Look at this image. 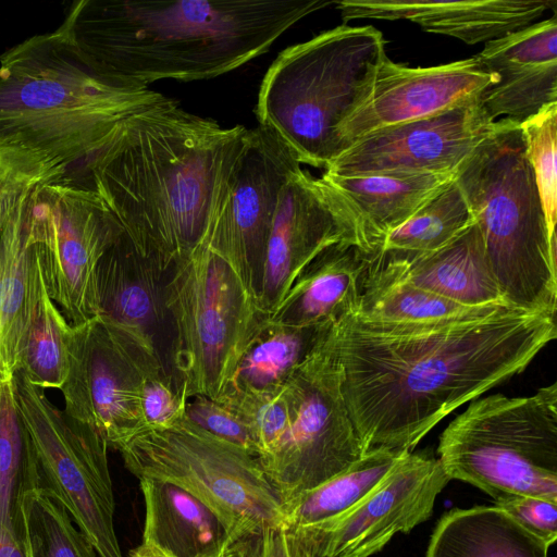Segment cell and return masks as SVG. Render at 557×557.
<instances>
[{"label":"cell","mask_w":557,"mask_h":557,"mask_svg":"<svg viewBox=\"0 0 557 557\" xmlns=\"http://www.w3.org/2000/svg\"><path fill=\"white\" fill-rule=\"evenodd\" d=\"M344 24L354 20H407L423 30L455 37L468 45L487 42L529 26L552 0H342L334 1Z\"/></svg>","instance_id":"20"},{"label":"cell","mask_w":557,"mask_h":557,"mask_svg":"<svg viewBox=\"0 0 557 557\" xmlns=\"http://www.w3.org/2000/svg\"><path fill=\"white\" fill-rule=\"evenodd\" d=\"M300 164L275 132L262 125L248 128L226 198L206 242L231 264L257 305L278 197Z\"/></svg>","instance_id":"14"},{"label":"cell","mask_w":557,"mask_h":557,"mask_svg":"<svg viewBox=\"0 0 557 557\" xmlns=\"http://www.w3.org/2000/svg\"><path fill=\"white\" fill-rule=\"evenodd\" d=\"M214 401L234 413L249 429L259 448L258 458L274 446L288 423L285 386L275 393L226 389Z\"/></svg>","instance_id":"37"},{"label":"cell","mask_w":557,"mask_h":557,"mask_svg":"<svg viewBox=\"0 0 557 557\" xmlns=\"http://www.w3.org/2000/svg\"><path fill=\"white\" fill-rule=\"evenodd\" d=\"M173 371L188 399L216 400L267 318L231 264L207 243L170 269Z\"/></svg>","instance_id":"8"},{"label":"cell","mask_w":557,"mask_h":557,"mask_svg":"<svg viewBox=\"0 0 557 557\" xmlns=\"http://www.w3.org/2000/svg\"><path fill=\"white\" fill-rule=\"evenodd\" d=\"M499 81L480 94L492 121L505 116L518 123L557 102V61L506 64L492 71Z\"/></svg>","instance_id":"33"},{"label":"cell","mask_w":557,"mask_h":557,"mask_svg":"<svg viewBox=\"0 0 557 557\" xmlns=\"http://www.w3.org/2000/svg\"><path fill=\"white\" fill-rule=\"evenodd\" d=\"M494 124L479 94L434 115L364 135L324 172L341 176L455 174Z\"/></svg>","instance_id":"17"},{"label":"cell","mask_w":557,"mask_h":557,"mask_svg":"<svg viewBox=\"0 0 557 557\" xmlns=\"http://www.w3.org/2000/svg\"><path fill=\"white\" fill-rule=\"evenodd\" d=\"M455 174L341 176L321 178L337 190L360 215L380 250L383 239L446 186Z\"/></svg>","instance_id":"25"},{"label":"cell","mask_w":557,"mask_h":557,"mask_svg":"<svg viewBox=\"0 0 557 557\" xmlns=\"http://www.w3.org/2000/svg\"><path fill=\"white\" fill-rule=\"evenodd\" d=\"M330 333L364 453L411 451L458 407L523 372L556 338L557 325L556 314L502 307L416 323L350 312Z\"/></svg>","instance_id":"1"},{"label":"cell","mask_w":557,"mask_h":557,"mask_svg":"<svg viewBox=\"0 0 557 557\" xmlns=\"http://www.w3.org/2000/svg\"><path fill=\"white\" fill-rule=\"evenodd\" d=\"M15 528L33 557H100L66 509L35 484L20 495Z\"/></svg>","instance_id":"31"},{"label":"cell","mask_w":557,"mask_h":557,"mask_svg":"<svg viewBox=\"0 0 557 557\" xmlns=\"http://www.w3.org/2000/svg\"><path fill=\"white\" fill-rule=\"evenodd\" d=\"M385 253L395 260L408 281L451 301L468 307L508 306L475 223L433 251Z\"/></svg>","instance_id":"23"},{"label":"cell","mask_w":557,"mask_h":557,"mask_svg":"<svg viewBox=\"0 0 557 557\" xmlns=\"http://www.w3.org/2000/svg\"><path fill=\"white\" fill-rule=\"evenodd\" d=\"M12 386L33 445L35 485L66 509L100 557H123L106 440L55 407L21 371L13 374Z\"/></svg>","instance_id":"11"},{"label":"cell","mask_w":557,"mask_h":557,"mask_svg":"<svg viewBox=\"0 0 557 557\" xmlns=\"http://www.w3.org/2000/svg\"><path fill=\"white\" fill-rule=\"evenodd\" d=\"M186 394L162 375L145 381L141 393V409L146 428H166L186 416Z\"/></svg>","instance_id":"42"},{"label":"cell","mask_w":557,"mask_h":557,"mask_svg":"<svg viewBox=\"0 0 557 557\" xmlns=\"http://www.w3.org/2000/svg\"><path fill=\"white\" fill-rule=\"evenodd\" d=\"M492 73L506 64L557 61V17L535 22L521 29L487 41L474 55Z\"/></svg>","instance_id":"38"},{"label":"cell","mask_w":557,"mask_h":557,"mask_svg":"<svg viewBox=\"0 0 557 557\" xmlns=\"http://www.w3.org/2000/svg\"><path fill=\"white\" fill-rule=\"evenodd\" d=\"M330 0H78L57 28L99 79L124 87L214 78L268 52Z\"/></svg>","instance_id":"3"},{"label":"cell","mask_w":557,"mask_h":557,"mask_svg":"<svg viewBox=\"0 0 557 557\" xmlns=\"http://www.w3.org/2000/svg\"><path fill=\"white\" fill-rule=\"evenodd\" d=\"M525 157L534 174L548 231L556 234L557 171L556 134L557 102L545 106L539 113L520 123Z\"/></svg>","instance_id":"36"},{"label":"cell","mask_w":557,"mask_h":557,"mask_svg":"<svg viewBox=\"0 0 557 557\" xmlns=\"http://www.w3.org/2000/svg\"><path fill=\"white\" fill-rule=\"evenodd\" d=\"M506 304L556 314L557 235L548 231L520 123L495 121L454 175Z\"/></svg>","instance_id":"5"},{"label":"cell","mask_w":557,"mask_h":557,"mask_svg":"<svg viewBox=\"0 0 557 557\" xmlns=\"http://www.w3.org/2000/svg\"><path fill=\"white\" fill-rule=\"evenodd\" d=\"M70 335L71 324L49 296L40 270L16 371H21L33 385L44 391L60 389L69 373Z\"/></svg>","instance_id":"30"},{"label":"cell","mask_w":557,"mask_h":557,"mask_svg":"<svg viewBox=\"0 0 557 557\" xmlns=\"http://www.w3.org/2000/svg\"><path fill=\"white\" fill-rule=\"evenodd\" d=\"M474 223L453 178L382 242L380 252L418 253L438 249Z\"/></svg>","instance_id":"32"},{"label":"cell","mask_w":557,"mask_h":557,"mask_svg":"<svg viewBox=\"0 0 557 557\" xmlns=\"http://www.w3.org/2000/svg\"><path fill=\"white\" fill-rule=\"evenodd\" d=\"M164 98L99 79L58 29L35 35L0 55V144L46 152L83 186L121 123Z\"/></svg>","instance_id":"4"},{"label":"cell","mask_w":557,"mask_h":557,"mask_svg":"<svg viewBox=\"0 0 557 557\" xmlns=\"http://www.w3.org/2000/svg\"><path fill=\"white\" fill-rule=\"evenodd\" d=\"M34 476L33 445L15 403L12 379L2 381L0 382L1 529L17 534L15 528L17 502L22 491L34 483Z\"/></svg>","instance_id":"34"},{"label":"cell","mask_w":557,"mask_h":557,"mask_svg":"<svg viewBox=\"0 0 557 557\" xmlns=\"http://www.w3.org/2000/svg\"><path fill=\"white\" fill-rule=\"evenodd\" d=\"M508 306L468 307L408 281L395 260L375 251L356 314L379 322L416 323L478 315Z\"/></svg>","instance_id":"27"},{"label":"cell","mask_w":557,"mask_h":557,"mask_svg":"<svg viewBox=\"0 0 557 557\" xmlns=\"http://www.w3.org/2000/svg\"><path fill=\"white\" fill-rule=\"evenodd\" d=\"M450 481L438 458L406 451L380 483L343 515L290 529L314 557H371L397 533L426 521Z\"/></svg>","instance_id":"15"},{"label":"cell","mask_w":557,"mask_h":557,"mask_svg":"<svg viewBox=\"0 0 557 557\" xmlns=\"http://www.w3.org/2000/svg\"><path fill=\"white\" fill-rule=\"evenodd\" d=\"M65 166L44 151L0 144V236L22 201L38 186L62 181Z\"/></svg>","instance_id":"35"},{"label":"cell","mask_w":557,"mask_h":557,"mask_svg":"<svg viewBox=\"0 0 557 557\" xmlns=\"http://www.w3.org/2000/svg\"><path fill=\"white\" fill-rule=\"evenodd\" d=\"M29 236L46 289L71 325L99 314L97 268L123 228L92 189L64 181L29 196Z\"/></svg>","instance_id":"12"},{"label":"cell","mask_w":557,"mask_h":557,"mask_svg":"<svg viewBox=\"0 0 557 557\" xmlns=\"http://www.w3.org/2000/svg\"><path fill=\"white\" fill-rule=\"evenodd\" d=\"M138 480L172 482L199 497L245 533L284 524L282 504L257 456L193 423L145 428L116 448Z\"/></svg>","instance_id":"9"},{"label":"cell","mask_w":557,"mask_h":557,"mask_svg":"<svg viewBox=\"0 0 557 557\" xmlns=\"http://www.w3.org/2000/svg\"><path fill=\"white\" fill-rule=\"evenodd\" d=\"M145 502L143 544L168 557H228L244 534L209 504L172 482L139 479Z\"/></svg>","instance_id":"21"},{"label":"cell","mask_w":557,"mask_h":557,"mask_svg":"<svg viewBox=\"0 0 557 557\" xmlns=\"http://www.w3.org/2000/svg\"><path fill=\"white\" fill-rule=\"evenodd\" d=\"M373 253L348 242L327 247L305 268L268 319L294 327H321L356 311Z\"/></svg>","instance_id":"22"},{"label":"cell","mask_w":557,"mask_h":557,"mask_svg":"<svg viewBox=\"0 0 557 557\" xmlns=\"http://www.w3.org/2000/svg\"><path fill=\"white\" fill-rule=\"evenodd\" d=\"M331 325L294 327L264 318L249 338L224 391L282 389Z\"/></svg>","instance_id":"28"},{"label":"cell","mask_w":557,"mask_h":557,"mask_svg":"<svg viewBox=\"0 0 557 557\" xmlns=\"http://www.w3.org/2000/svg\"><path fill=\"white\" fill-rule=\"evenodd\" d=\"M405 453L384 447L369 449L347 470L284 505V524L301 528L343 515L368 495Z\"/></svg>","instance_id":"29"},{"label":"cell","mask_w":557,"mask_h":557,"mask_svg":"<svg viewBox=\"0 0 557 557\" xmlns=\"http://www.w3.org/2000/svg\"><path fill=\"white\" fill-rule=\"evenodd\" d=\"M29 196L0 236V382L16 371L41 270L29 236Z\"/></svg>","instance_id":"24"},{"label":"cell","mask_w":557,"mask_h":557,"mask_svg":"<svg viewBox=\"0 0 557 557\" xmlns=\"http://www.w3.org/2000/svg\"><path fill=\"white\" fill-rule=\"evenodd\" d=\"M548 548L496 506H479L446 512L425 557H547Z\"/></svg>","instance_id":"26"},{"label":"cell","mask_w":557,"mask_h":557,"mask_svg":"<svg viewBox=\"0 0 557 557\" xmlns=\"http://www.w3.org/2000/svg\"><path fill=\"white\" fill-rule=\"evenodd\" d=\"M437 454L450 480L494 500L530 495L557 502V384L530 396L472 400L441 434Z\"/></svg>","instance_id":"7"},{"label":"cell","mask_w":557,"mask_h":557,"mask_svg":"<svg viewBox=\"0 0 557 557\" xmlns=\"http://www.w3.org/2000/svg\"><path fill=\"white\" fill-rule=\"evenodd\" d=\"M129 557H168L152 546L140 544L129 553Z\"/></svg>","instance_id":"43"},{"label":"cell","mask_w":557,"mask_h":557,"mask_svg":"<svg viewBox=\"0 0 557 557\" xmlns=\"http://www.w3.org/2000/svg\"><path fill=\"white\" fill-rule=\"evenodd\" d=\"M228 557H314L285 524L260 525L240 536Z\"/></svg>","instance_id":"40"},{"label":"cell","mask_w":557,"mask_h":557,"mask_svg":"<svg viewBox=\"0 0 557 557\" xmlns=\"http://www.w3.org/2000/svg\"><path fill=\"white\" fill-rule=\"evenodd\" d=\"M498 81V75L485 70L475 57L437 66L408 67L386 55L370 97L339 131L344 151L369 133L434 115Z\"/></svg>","instance_id":"18"},{"label":"cell","mask_w":557,"mask_h":557,"mask_svg":"<svg viewBox=\"0 0 557 557\" xmlns=\"http://www.w3.org/2000/svg\"><path fill=\"white\" fill-rule=\"evenodd\" d=\"M25 557H33L30 549L24 540H21Z\"/></svg>","instance_id":"44"},{"label":"cell","mask_w":557,"mask_h":557,"mask_svg":"<svg viewBox=\"0 0 557 557\" xmlns=\"http://www.w3.org/2000/svg\"><path fill=\"white\" fill-rule=\"evenodd\" d=\"M339 242L368 252L377 250L345 197L321 177L299 169L278 197L265 250L260 311L269 317L305 268Z\"/></svg>","instance_id":"16"},{"label":"cell","mask_w":557,"mask_h":557,"mask_svg":"<svg viewBox=\"0 0 557 557\" xmlns=\"http://www.w3.org/2000/svg\"><path fill=\"white\" fill-rule=\"evenodd\" d=\"M247 129L165 97L121 123L83 187L101 197L140 256L169 270L207 242Z\"/></svg>","instance_id":"2"},{"label":"cell","mask_w":557,"mask_h":557,"mask_svg":"<svg viewBox=\"0 0 557 557\" xmlns=\"http://www.w3.org/2000/svg\"><path fill=\"white\" fill-rule=\"evenodd\" d=\"M186 417L207 432L259 456L258 445L249 429L219 403L205 396H195L187 403Z\"/></svg>","instance_id":"39"},{"label":"cell","mask_w":557,"mask_h":557,"mask_svg":"<svg viewBox=\"0 0 557 557\" xmlns=\"http://www.w3.org/2000/svg\"><path fill=\"white\" fill-rule=\"evenodd\" d=\"M384 38L371 25H338L289 46L260 85L256 114L300 163L325 169L344 152L339 131L368 100Z\"/></svg>","instance_id":"6"},{"label":"cell","mask_w":557,"mask_h":557,"mask_svg":"<svg viewBox=\"0 0 557 557\" xmlns=\"http://www.w3.org/2000/svg\"><path fill=\"white\" fill-rule=\"evenodd\" d=\"M331 326L285 385L287 426L258 458L282 507L366 454L342 394Z\"/></svg>","instance_id":"10"},{"label":"cell","mask_w":557,"mask_h":557,"mask_svg":"<svg viewBox=\"0 0 557 557\" xmlns=\"http://www.w3.org/2000/svg\"><path fill=\"white\" fill-rule=\"evenodd\" d=\"M169 274L170 269L163 270L140 256L123 231L97 268L98 315L139 343L158 361L164 376L183 391L173 371Z\"/></svg>","instance_id":"19"},{"label":"cell","mask_w":557,"mask_h":557,"mask_svg":"<svg viewBox=\"0 0 557 557\" xmlns=\"http://www.w3.org/2000/svg\"><path fill=\"white\" fill-rule=\"evenodd\" d=\"M523 529L547 545L557 539V502L530 495H515L495 500Z\"/></svg>","instance_id":"41"},{"label":"cell","mask_w":557,"mask_h":557,"mask_svg":"<svg viewBox=\"0 0 557 557\" xmlns=\"http://www.w3.org/2000/svg\"><path fill=\"white\" fill-rule=\"evenodd\" d=\"M69 350V373L60 388L64 411L115 449L146 428L143 386L150 376L165 377L162 369L139 343L100 315L71 325Z\"/></svg>","instance_id":"13"}]
</instances>
